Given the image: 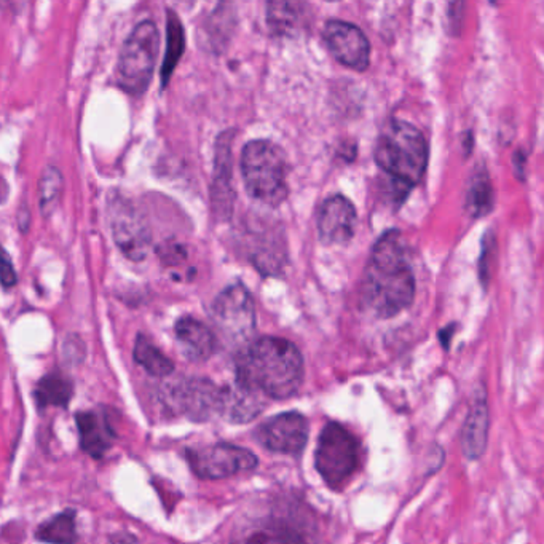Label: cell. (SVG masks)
<instances>
[{
	"instance_id": "9a60e30c",
	"label": "cell",
	"mask_w": 544,
	"mask_h": 544,
	"mask_svg": "<svg viewBox=\"0 0 544 544\" xmlns=\"http://www.w3.org/2000/svg\"><path fill=\"white\" fill-rule=\"evenodd\" d=\"M489 426H490V415H489L487 395L481 388L471 403L460 440L463 455L471 462L479 460L484 455L489 440Z\"/></svg>"
},
{
	"instance_id": "5b68a950",
	"label": "cell",
	"mask_w": 544,
	"mask_h": 544,
	"mask_svg": "<svg viewBox=\"0 0 544 544\" xmlns=\"http://www.w3.org/2000/svg\"><path fill=\"white\" fill-rule=\"evenodd\" d=\"M363 450L358 438L336 422L324 426L318 439L314 464L324 482L340 490L361 466Z\"/></svg>"
},
{
	"instance_id": "7c38bea8",
	"label": "cell",
	"mask_w": 544,
	"mask_h": 544,
	"mask_svg": "<svg viewBox=\"0 0 544 544\" xmlns=\"http://www.w3.org/2000/svg\"><path fill=\"white\" fill-rule=\"evenodd\" d=\"M264 448L278 454L297 455L305 448L308 423L298 412H284L267 420L257 431Z\"/></svg>"
},
{
	"instance_id": "603a6c76",
	"label": "cell",
	"mask_w": 544,
	"mask_h": 544,
	"mask_svg": "<svg viewBox=\"0 0 544 544\" xmlns=\"http://www.w3.org/2000/svg\"><path fill=\"white\" fill-rule=\"evenodd\" d=\"M135 359L154 377H168L174 371L172 359L164 356L146 336H138L135 343Z\"/></svg>"
},
{
	"instance_id": "e0dca14e",
	"label": "cell",
	"mask_w": 544,
	"mask_h": 544,
	"mask_svg": "<svg viewBox=\"0 0 544 544\" xmlns=\"http://www.w3.org/2000/svg\"><path fill=\"white\" fill-rule=\"evenodd\" d=\"M75 422L80 432V444L87 454L93 458H101L113 448V432L109 417L97 410H85L75 415Z\"/></svg>"
},
{
	"instance_id": "2e32d148",
	"label": "cell",
	"mask_w": 544,
	"mask_h": 544,
	"mask_svg": "<svg viewBox=\"0 0 544 544\" xmlns=\"http://www.w3.org/2000/svg\"><path fill=\"white\" fill-rule=\"evenodd\" d=\"M176 340L180 343V351L188 361L203 363L211 358L216 351V336L211 329L206 328L202 321L192 316H184L174 326Z\"/></svg>"
},
{
	"instance_id": "3957f363",
	"label": "cell",
	"mask_w": 544,
	"mask_h": 544,
	"mask_svg": "<svg viewBox=\"0 0 544 544\" xmlns=\"http://www.w3.org/2000/svg\"><path fill=\"white\" fill-rule=\"evenodd\" d=\"M373 158L391 180L414 187L423 180L428 164L425 136L409 121L389 120L377 139Z\"/></svg>"
},
{
	"instance_id": "277c9868",
	"label": "cell",
	"mask_w": 544,
	"mask_h": 544,
	"mask_svg": "<svg viewBox=\"0 0 544 544\" xmlns=\"http://www.w3.org/2000/svg\"><path fill=\"white\" fill-rule=\"evenodd\" d=\"M288 172V158L275 142L254 139L243 147L241 174L255 202L272 208L281 205L289 194Z\"/></svg>"
},
{
	"instance_id": "8fae6325",
	"label": "cell",
	"mask_w": 544,
	"mask_h": 544,
	"mask_svg": "<svg viewBox=\"0 0 544 544\" xmlns=\"http://www.w3.org/2000/svg\"><path fill=\"white\" fill-rule=\"evenodd\" d=\"M168 389L172 407L194 422H205L213 414H219L222 388L208 379H187Z\"/></svg>"
},
{
	"instance_id": "ba28073f",
	"label": "cell",
	"mask_w": 544,
	"mask_h": 544,
	"mask_svg": "<svg viewBox=\"0 0 544 544\" xmlns=\"http://www.w3.org/2000/svg\"><path fill=\"white\" fill-rule=\"evenodd\" d=\"M187 462L198 477L225 479L254 470L259 460L247 448L221 442L206 448H188Z\"/></svg>"
},
{
	"instance_id": "d6986e66",
	"label": "cell",
	"mask_w": 544,
	"mask_h": 544,
	"mask_svg": "<svg viewBox=\"0 0 544 544\" xmlns=\"http://www.w3.org/2000/svg\"><path fill=\"white\" fill-rule=\"evenodd\" d=\"M231 544H308L302 531L283 521L259 522L239 531Z\"/></svg>"
},
{
	"instance_id": "ac0fdd59",
	"label": "cell",
	"mask_w": 544,
	"mask_h": 544,
	"mask_svg": "<svg viewBox=\"0 0 544 544\" xmlns=\"http://www.w3.org/2000/svg\"><path fill=\"white\" fill-rule=\"evenodd\" d=\"M265 407L264 396L251 388L237 383L235 387L222 388L219 415L230 423H247Z\"/></svg>"
},
{
	"instance_id": "484cf974",
	"label": "cell",
	"mask_w": 544,
	"mask_h": 544,
	"mask_svg": "<svg viewBox=\"0 0 544 544\" xmlns=\"http://www.w3.org/2000/svg\"><path fill=\"white\" fill-rule=\"evenodd\" d=\"M493 206V188L487 172H481L471 180L468 195H466V208L474 217H482L490 213Z\"/></svg>"
},
{
	"instance_id": "4316f807",
	"label": "cell",
	"mask_w": 544,
	"mask_h": 544,
	"mask_svg": "<svg viewBox=\"0 0 544 544\" xmlns=\"http://www.w3.org/2000/svg\"><path fill=\"white\" fill-rule=\"evenodd\" d=\"M15 270H13V265H12V262H10L8 254L4 253V255H2V286H4V289H8V288H12V286H15Z\"/></svg>"
},
{
	"instance_id": "83f0119b",
	"label": "cell",
	"mask_w": 544,
	"mask_h": 544,
	"mask_svg": "<svg viewBox=\"0 0 544 544\" xmlns=\"http://www.w3.org/2000/svg\"><path fill=\"white\" fill-rule=\"evenodd\" d=\"M455 324H450L446 329H440L439 331V340L442 343V347L448 350V345H450V339L454 336Z\"/></svg>"
},
{
	"instance_id": "7402d4cb",
	"label": "cell",
	"mask_w": 544,
	"mask_h": 544,
	"mask_svg": "<svg viewBox=\"0 0 544 544\" xmlns=\"http://www.w3.org/2000/svg\"><path fill=\"white\" fill-rule=\"evenodd\" d=\"M166 36H168V46L164 54L163 66H162V85H166L172 71L176 68L178 61L182 56L186 48V36L180 20L172 10H168V21H166Z\"/></svg>"
},
{
	"instance_id": "ffe728a7",
	"label": "cell",
	"mask_w": 544,
	"mask_h": 544,
	"mask_svg": "<svg viewBox=\"0 0 544 544\" xmlns=\"http://www.w3.org/2000/svg\"><path fill=\"white\" fill-rule=\"evenodd\" d=\"M72 395H74L72 381L60 372L48 373L38 381V388H36V399H38V407H42V409L46 406L66 407Z\"/></svg>"
},
{
	"instance_id": "6da1fadb",
	"label": "cell",
	"mask_w": 544,
	"mask_h": 544,
	"mask_svg": "<svg viewBox=\"0 0 544 544\" xmlns=\"http://www.w3.org/2000/svg\"><path fill=\"white\" fill-rule=\"evenodd\" d=\"M414 297L415 278L406 259L403 235L388 230L373 247L361 284V298L379 318H391L409 308Z\"/></svg>"
},
{
	"instance_id": "30bf717a",
	"label": "cell",
	"mask_w": 544,
	"mask_h": 544,
	"mask_svg": "<svg viewBox=\"0 0 544 544\" xmlns=\"http://www.w3.org/2000/svg\"><path fill=\"white\" fill-rule=\"evenodd\" d=\"M113 235L120 251L131 261H142L150 247V233L131 203L115 198L109 205Z\"/></svg>"
},
{
	"instance_id": "d4e9b609",
	"label": "cell",
	"mask_w": 544,
	"mask_h": 544,
	"mask_svg": "<svg viewBox=\"0 0 544 544\" xmlns=\"http://www.w3.org/2000/svg\"><path fill=\"white\" fill-rule=\"evenodd\" d=\"M304 4L298 2H270L267 5V21H269L272 29H275L280 34H286L298 28L300 23V16L302 12L300 8H304Z\"/></svg>"
},
{
	"instance_id": "cb8c5ba5",
	"label": "cell",
	"mask_w": 544,
	"mask_h": 544,
	"mask_svg": "<svg viewBox=\"0 0 544 544\" xmlns=\"http://www.w3.org/2000/svg\"><path fill=\"white\" fill-rule=\"evenodd\" d=\"M63 176L54 166H46L38 180V205L44 216H52L60 202Z\"/></svg>"
},
{
	"instance_id": "52a82bcc",
	"label": "cell",
	"mask_w": 544,
	"mask_h": 544,
	"mask_svg": "<svg viewBox=\"0 0 544 544\" xmlns=\"http://www.w3.org/2000/svg\"><path fill=\"white\" fill-rule=\"evenodd\" d=\"M211 316L217 329L231 342H247L255 331L253 296L243 284H233L217 296Z\"/></svg>"
},
{
	"instance_id": "8992f818",
	"label": "cell",
	"mask_w": 544,
	"mask_h": 544,
	"mask_svg": "<svg viewBox=\"0 0 544 544\" xmlns=\"http://www.w3.org/2000/svg\"><path fill=\"white\" fill-rule=\"evenodd\" d=\"M160 48L157 24L141 21L128 36L117 66V83L130 95H142L149 87Z\"/></svg>"
},
{
	"instance_id": "4fadbf2b",
	"label": "cell",
	"mask_w": 544,
	"mask_h": 544,
	"mask_svg": "<svg viewBox=\"0 0 544 544\" xmlns=\"http://www.w3.org/2000/svg\"><path fill=\"white\" fill-rule=\"evenodd\" d=\"M356 222L355 205L343 195H334L321 205L318 235L324 245H345L353 239Z\"/></svg>"
},
{
	"instance_id": "44dd1931",
	"label": "cell",
	"mask_w": 544,
	"mask_h": 544,
	"mask_svg": "<svg viewBox=\"0 0 544 544\" xmlns=\"http://www.w3.org/2000/svg\"><path fill=\"white\" fill-rule=\"evenodd\" d=\"M36 537L50 544H77L74 511H64L44 522L38 529Z\"/></svg>"
},
{
	"instance_id": "5bb4252c",
	"label": "cell",
	"mask_w": 544,
	"mask_h": 544,
	"mask_svg": "<svg viewBox=\"0 0 544 544\" xmlns=\"http://www.w3.org/2000/svg\"><path fill=\"white\" fill-rule=\"evenodd\" d=\"M211 203L214 216L219 221L231 217L235 192L231 187V135L225 131L217 139L216 155H214V176L211 187Z\"/></svg>"
},
{
	"instance_id": "7a4b0ae2",
	"label": "cell",
	"mask_w": 544,
	"mask_h": 544,
	"mask_svg": "<svg viewBox=\"0 0 544 544\" xmlns=\"http://www.w3.org/2000/svg\"><path fill=\"white\" fill-rule=\"evenodd\" d=\"M304 381V358L294 343L281 337H261L237 356V383L262 396L286 399Z\"/></svg>"
},
{
	"instance_id": "9c48e42d",
	"label": "cell",
	"mask_w": 544,
	"mask_h": 544,
	"mask_svg": "<svg viewBox=\"0 0 544 544\" xmlns=\"http://www.w3.org/2000/svg\"><path fill=\"white\" fill-rule=\"evenodd\" d=\"M324 44L343 66L363 72L371 61V44L356 24L329 20L322 29Z\"/></svg>"
}]
</instances>
